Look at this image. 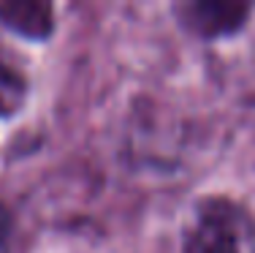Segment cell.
Returning a JSON list of instances; mask_svg holds the SVG:
<instances>
[{"mask_svg": "<svg viewBox=\"0 0 255 253\" xmlns=\"http://www.w3.org/2000/svg\"><path fill=\"white\" fill-rule=\"evenodd\" d=\"M255 226L242 204L226 196L201 199L182 234V253H253Z\"/></svg>", "mask_w": 255, "mask_h": 253, "instance_id": "obj_1", "label": "cell"}, {"mask_svg": "<svg viewBox=\"0 0 255 253\" xmlns=\"http://www.w3.org/2000/svg\"><path fill=\"white\" fill-rule=\"evenodd\" d=\"M8 232H11V215L0 207V253H3L5 243H8Z\"/></svg>", "mask_w": 255, "mask_h": 253, "instance_id": "obj_5", "label": "cell"}, {"mask_svg": "<svg viewBox=\"0 0 255 253\" xmlns=\"http://www.w3.org/2000/svg\"><path fill=\"white\" fill-rule=\"evenodd\" d=\"M253 5L247 3H182L177 16L187 30L201 38H220L236 33L247 22Z\"/></svg>", "mask_w": 255, "mask_h": 253, "instance_id": "obj_2", "label": "cell"}, {"mask_svg": "<svg viewBox=\"0 0 255 253\" xmlns=\"http://www.w3.org/2000/svg\"><path fill=\"white\" fill-rule=\"evenodd\" d=\"M0 25L30 41H44L54 30V8L49 3H16L0 0Z\"/></svg>", "mask_w": 255, "mask_h": 253, "instance_id": "obj_3", "label": "cell"}, {"mask_svg": "<svg viewBox=\"0 0 255 253\" xmlns=\"http://www.w3.org/2000/svg\"><path fill=\"white\" fill-rule=\"evenodd\" d=\"M27 93V82L16 68L0 60V117H8L22 106Z\"/></svg>", "mask_w": 255, "mask_h": 253, "instance_id": "obj_4", "label": "cell"}]
</instances>
